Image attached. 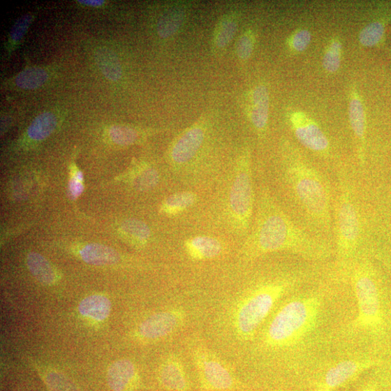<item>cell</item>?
I'll list each match as a JSON object with an SVG mask.
<instances>
[{"label":"cell","instance_id":"836d02e7","mask_svg":"<svg viewBox=\"0 0 391 391\" xmlns=\"http://www.w3.org/2000/svg\"><path fill=\"white\" fill-rule=\"evenodd\" d=\"M45 380L51 391H78L66 376L57 371H49L45 375Z\"/></svg>","mask_w":391,"mask_h":391},{"label":"cell","instance_id":"ac0fdd59","mask_svg":"<svg viewBox=\"0 0 391 391\" xmlns=\"http://www.w3.org/2000/svg\"><path fill=\"white\" fill-rule=\"evenodd\" d=\"M78 310L84 317L96 321L108 318L111 310L110 301L102 295H93L85 298L78 307Z\"/></svg>","mask_w":391,"mask_h":391},{"label":"cell","instance_id":"7a4b0ae2","mask_svg":"<svg viewBox=\"0 0 391 391\" xmlns=\"http://www.w3.org/2000/svg\"><path fill=\"white\" fill-rule=\"evenodd\" d=\"M346 279L354 296L355 309L338 331L337 349L360 352L387 362L391 355V290L364 253L351 265Z\"/></svg>","mask_w":391,"mask_h":391},{"label":"cell","instance_id":"ab89813d","mask_svg":"<svg viewBox=\"0 0 391 391\" xmlns=\"http://www.w3.org/2000/svg\"><path fill=\"white\" fill-rule=\"evenodd\" d=\"M386 364L391 368V355H390V357L387 359V363Z\"/></svg>","mask_w":391,"mask_h":391},{"label":"cell","instance_id":"4316f807","mask_svg":"<svg viewBox=\"0 0 391 391\" xmlns=\"http://www.w3.org/2000/svg\"><path fill=\"white\" fill-rule=\"evenodd\" d=\"M349 119L357 138L363 140L366 131L365 115L363 105L358 98H354L350 103Z\"/></svg>","mask_w":391,"mask_h":391},{"label":"cell","instance_id":"52a82bcc","mask_svg":"<svg viewBox=\"0 0 391 391\" xmlns=\"http://www.w3.org/2000/svg\"><path fill=\"white\" fill-rule=\"evenodd\" d=\"M337 276L346 281L352 265L362 256V225L353 187L346 177L339 178V195L337 207Z\"/></svg>","mask_w":391,"mask_h":391},{"label":"cell","instance_id":"603a6c76","mask_svg":"<svg viewBox=\"0 0 391 391\" xmlns=\"http://www.w3.org/2000/svg\"><path fill=\"white\" fill-rule=\"evenodd\" d=\"M57 124V117L53 113H42L36 117L29 127L28 136L33 141L44 140L54 131Z\"/></svg>","mask_w":391,"mask_h":391},{"label":"cell","instance_id":"d4e9b609","mask_svg":"<svg viewBox=\"0 0 391 391\" xmlns=\"http://www.w3.org/2000/svg\"><path fill=\"white\" fill-rule=\"evenodd\" d=\"M98 66L108 80L114 82L121 80L122 68L119 60L107 49L98 50L95 55Z\"/></svg>","mask_w":391,"mask_h":391},{"label":"cell","instance_id":"7c38bea8","mask_svg":"<svg viewBox=\"0 0 391 391\" xmlns=\"http://www.w3.org/2000/svg\"><path fill=\"white\" fill-rule=\"evenodd\" d=\"M292 125L297 140L306 148L318 153L328 149L329 141L324 132L305 116L300 114L293 116Z\"/></svg>","mask_w":391,"mask_h":391},{"label":"cell","instance_id":"9a60e30c","mask_svg":"<svg viewBox=\"0 0 391 391\" xmlns=\"http://www.w3.org/2000/svg\"><path fill=\"white\" fill-rule=\"evenodd\" d=\"M188 256L196 261H205L218 258L223 251V245L216 238L198 236L184 242Z\"/></svg>","mask_w":391,"mask_h":391},{"label":"cell","instance_id":"60d3db41","mask_svg":"<svg viewBox=\"0 0 391 391\" xmlns=\"http://www.w3.org/2000/svg\"><path fill=\"white\" fill-rule=\"evenodd\" d=\"M269 391H283V390H269Z\"/></svg>","mask_w":391,"mask_h":391},{"label":"cell","instance_id":"ba28073f","mask_svg":"<svg viewBox=\"0 0 391 391\" xmlns=\"http://www.w3.org/2000/svg\"><path fill=\"white\" fill-rule=\"evenodd\" d=\"M254 195L251 168L250 152L245 149L240 155L228 199V212L231 223L240 233H246L253 216Z\"/></svg>","mask_w":391,"mask_h":391},{"label":"cell","instance_id":"f35d334b","mask_svg":"<svg viewBox=\"0 0 391 391\" xmlns=\"http://www.w3.org/2000/svg\"><path fill=\"white\" fill-rule=\"evenodd\" d=\"M378 258L379 260L384 263V265L387 267V268L391 273V258L387 256H383V254L381 253L379 254Z\"/></svg>","mask_w":391,"mask_h":391},{"label":"cell","instance_id":"cb8c5ba5","mask_svg":"<svg viewBox=\"0 0 391 391\" xmlns=\"http://www.w3.org/2000/svg\"><path fill=\"white\" fill-rule=\"evenodd\" d=\"M186 12L177 8L163 15L156 25V31L161 38H169L177 33L186 20Z\"/></svg>","mask_w":391,"mask_h":391},{"label":"cell","instance_id":"f546056e","mask_svg":"<svg viewBox=\"0 0 391 391\" xmlns=\"http://www.w3.org/2000/svg\"><path fill=\"white\" fill-rule=\"evenodd\" d=\"M384 33V24L381 22H374L362 29L360 34V41L364 46L373 47L381 41Z\"/></svg>","mask_w":391,"mask_h":391},{"label":"cell","instance_id":"f1b7e54d","mask_svg":"<svg viewBox=\"0 0 391 391\" xmlns=\"http://www.w3.org/2000/svg\"><path fill=\"white\" fill-rule=\"evenodd\" d=\"M159 181L160 176L158 171L151 167H145L135 173L133 185L140 191H147L154 188Z\"/></svg>","mask_w":391,"mask_h":391},{"label":"cell","instance_id":"8d00e7d4","mask_svg":"<svg viewBox=\"0 0 391 391\" xmlns=\"http://www.w3.org/2000/svg\"><path fill=\"white\" fill-rule=\"evenodd\" d=\"M311 41V34L307 30L297 32L292 38V46L297 51L304 50Z\"/></svg>","mask_w":391,"mask_h":391},{"label":"cell","instance_id":"5bb4252c","mask_svg":"<svg viewBox=\"0 0 391 391\" xmlns=\"http://www.w3.org/2000/svg\"><path fill=\"white\" fill-rule=\"evenodd\" d=\"M138 381L132 362L121 360L114 362L108 371V382L113 391H131Z\"/></svg>","mask_w":391,"mask_h":391},{"label":"cell","instance_id":"484cf974","mask_svg":"<svg viewBox=\"0 0 391 391\" xmlns=\"http://www.w3.org/2000/svg\"><path fill=\"white\" fill-rule=\"evenodd\" d=\"M47 78L48 74L43 68H27L15 76V84L24 89H35L43 85Z\"/></svg>","mask_w":391,"mask_h":391},{"label":"cell","instance_id":"4dcf8cb0","mask_svg":"<svg viewBox=\"0 0 391 391\" xmlns=\"http://www.w3.org/2000/svg\"><path fill=\"white\" fill-rule=\"evenodd\" d=\"M389 369L387 364L375 368L373 374L359 387L357 391H385V378Z\"/></svg>","mask_w":391,"mask_h":391},{"label":"cell","instance_id":"8fae6325","mask_svg":"<svg viewBox=\"0 0 391 391\" xmlns=\"http://www.w3.org/2000/svg\"><path fill=\"white\" fill-rule=\"evenodd\" d=\"M207 127L203 121H198L182 132L170 149V159L176 166H184L191 161L201 149Z\"/></svg>","mask_w":391,"mask_h":391},{"label":"cell","instance_id":"8992f818","mask_svg":"<svg viewBox=\"0 0 391 391\" xmlns=\"http://www.w3.org/2000/svg\"><path fill=\"white\" fill-rule=\"evenodd\" d=\"M379 357L337 349L303 381L307 391H337L356 381L366 371L386 364Z\"/></svg>","mask_w":391,"mask_h":391},{"label":"cell","instance_id":"2e32d148","mask_svg":"<svg viewBox=\"0 0 391 391\" xmlns=\"http://www.w3.org/2000/svg\"><path fill=\"white\" fill-rule=\"evenodd\" d=\"M269 116V94L263 85L257 87L252 94L251 121L259 132L263 133L267 125Z\"/></svg>","mask_w":391,"mask_h":391},{"label":"cell","instance_id":"277c9868","mask_svg":"<svg viewBox=\"0 0 391 391\" xmlns=\"http://www.w3.org/2000/svg\"><path fill=\"white\" fill-rule=\"evenodd\" d=\"M319 265L307 263L290 266L252 285L238 303L233 316L234 328L239 339L249 341L256 338L280 302L318 280L322 274Z\"/></svg>","mask_w":391,"mask_h":391},{"label":"cell","instance_id":"6da1fadb","mask_svg":"<svg viewBox=\"0 0 391 391\" xmlns=\"http://www.w3.org/2000/svg\"><path fill=\"white\" fill-rule=\"evenodd\" d=\"M318 281L292 293L274 313L260 337V349L278 355L301 382L337 350L338 331L352 315L349 295Z\"/></svg>","mask_w":391,"mask_h":391},{"label":"cell","instance_id":"74e56055","mask_svg":"<svg viewBox=\"0 0 391 391\" xmlns=\"http://www.w3.org/2000/svg\"><path fill=\"white\" fill-rule=\"evenodd\" d=\"M78 3L90 7H100L103 6L105 2L101 1V0H100V1H97V0H90V1H87V0H84V1H82V0H80V1H78Z\"/></svg>","mask_w":391,"mask_h":391},{"label":"cell","instance_id":"44dd1931","mask_svg":"<svg viewBox=\"0 0 391 391\" xmlns=\"http://www.w3.org/2000/svg\"><path fill=\"white\" fill-rule=\"evenodd\" d=\"M121 233L131 245L142 247L147 244L151 236L149 226L142 221L129 219L121 226Z\"/></svg>","mask_w":391,"mask_h":391},{"label":"cell","instance_id":"4fadbf2b","mask_svg":"<svg viewBox=\"0 0 391 391\" xmlns=\"http://www.w3.org/2000/svg\"><path fill=\"white\" fill-rule=\"evenodd\" d=\"M161 385L170 391H189V383L184 364L178 357L170 355L158 370Z\"/></svg>","mask_w":391,"mask_h":391},{"label":"cell","instance_id":"ffe728a7","mask_svg":"<svg viewBox=\"0 0 391 391\" xmlns=\"http://www.w3.org/2000/svg\"><path fill=\"white\" fill-rule=\"evenodd\" d=\"M198 201V195L191 191H181L169 196L162 203L161 212L170 216L178 215L191 208Z\"/></svg>","mask_w":391,"mask_h":391},{"label":"cell","instance_id":"83f0119b","mask_svg":"<svg viewBox=\"0 0 391 391\" xmlns=\"http://www.w3.org/2000/svg\"><path fill=\"white\" fill-rule=\"evenodd\" d=\"M109 135L111 140L120 146H129L137 142L140 137L138 130L127 126H114L110 128Z\"/></svg>","mask_w":391,"mask_h":391},{"label":"cell","instance_id":"5b68a950","mask_svg":"<svg viewBox=\"0 0 391 391\" xmlns=\"http://www.w3.org/2000/svg\"><path fill=\"white\" fill-rule=\"evenodd\" d=\"M283 179L292 199L317 233L331 227V191L329 184L315 168L296 156H290L284 166Z\"/></svg>","mask_w":391,"mask_h":391},{"label":"cell","instance_id":"1f68e13d","mask_svg":"<svg viewBox=\"0 0 391 391\" xmlns=\"http://www.w3.org/2000/svg\"><path fill=\"white\" fill-rule=\"evenodd\" d=\"M34 15L27 14L22 17L16 22L13 27L9 36V49L13 48L17 44L21 42L28 30L30 24L33 22Z\"/></svg>","mask_w":391,"mask_h":391},{"label":"cell","instance_id":"7402d4cb","mask_svg":"<svg viewBox=\"0 0 391 391\" xmlns=\"http://www.w3.org/2000/svg\"><path fill=\"white\" fill-rule=\"evenodd\" d=\"M238 29V20L236 15H226L215 28L213 43L215 47L223 50L230 43Z\"/></svg>","mask_w":391,"mask_h":391},{"label":"cell","instance_id":"d6a6232c","mask_svg":"<svg viewBox=\"0 0 391 391\" xmlns=\"http://www.w3.org/2000/svg\"><path fill=\"white\" fill-rule=\"evenodd\" d=\"M341 45L339 41L332 42L323 58V66L326 71L334 73L341 65Z\"/></svg>","mask_w":391,"mask_h":391},{"label":"cell","instance_id":"d590c367","mask_svg":"<svg viewBox=\"0 0 391 391\" xmlns=\"http://www.w3.org/2000/svg\"><path fill=\"white\" fill-rule=\"evenodd\" d=\"M82 172L78 170L76 172L74 177L71 180L69 184V191L72 199H76L84 191V185L82 182L83 179Z\"/></svg>","mask_w":391,"mask_h":391},{"label":"cell","instance_id":"9c48e42d","mask_svg":"<svg viewBox=\"0 0 391 391\" xmlns=\"http://www.w3.org/2000/svg\"><path fill=\"white\" fill-rule=\"evenodd\" d=\"M191 355L205 391H226L234 386L231 371L210 350L202 346H196Z\"/></svg>","mask_w":391,"mask_h":391},{"label":"cell","instance_id":"d6986e66","mask_svg":"<svg viewBox=\"0 0 391 391\" xmlns=\"http://www.w3.org/2000/svg\"><path fill=\"white\" fill-rule=\"evenodd\" d=\"M27 263L33 276L45 285H52L57 280V275L52 265L38 253L28 254Z\"/></svg>","mask_w":391,"mask_h":391},{"label":"cell","instance_id":"3957f363","mask_svg":"<svg viewBox=\"0 0 391 391\" xmlns=\"http://www.w3.org/2000/svg\"><path fill=\"white\" fill-rule=\"evenodd\" d=\"M276 252L289 253L306 262L320 264L332 258L334 249L325 238L313 235L293 221L267 190L263 189L242 256L254 260Z\"/></svg>","mask_w":391,"mask_h":391},{"label":"cell","instance_id":"30bf717a","mask_svg":"<svg viewBox=\"0 0 391 391\" xmlns=\"http://www.w3.org/2000/svg\"><path fill=\"white\" fill-rule=\"evenodd\" d=\"M186 320V312L182 308L160 311L145 320L137 330V334L145 341L161 340L178 332Z\"/></svg>","mask_w":391,"mask_h":391},{"label":"cell","instance_id":"e575fe53","mask_svg":"<svg viewBox=\"0 0 391 391\" xmlns=\"http://www.w3.org/2000/svg\"><path fill=\"white\" fill-rule=\"evenodd\" d=\"M254 38L251 32H245L239 38L237 45V54L242 61H246L253 50Z\"/></svg>","mask_w":391,"mask_h":391},{"label":"cell","instance_id":"e0dca14e","mask_svg":"<svg viewBox=\"0 0 391 391\" xmlns=\"http://www.w3.org/2000/svg\"><path fill=\"white\" fill-rule=\"evenodd\" d=\"M82 260L96 266L115 265L121 260L119 253L105 245L91 244L85 246L80 251Z\"/></svg>","mask_w":391,"mask_h":391}]
</instances>
